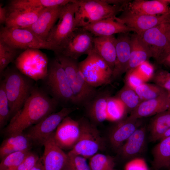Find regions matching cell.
Returning <instances> with one entry per match:
<instances>
[{
    "mask_svg": "<svg viewBox=\"0 0 170 170\" xmlns=\"http://www.w3.org/2000/svg\"><path fill=\"white\" fill-rule=\"evenodd\" d=\"M134 69L144 82L151 79L155 73L154 66L148 61Z\"/></svg>",
    "mask_w": 170,
    "mask_h": 170,
    "instance_id": "cell-41",
    "label": "cell"
},
{
    "mask_svg": "<svg viewBox=\"0 0 170 170\" xmlns=\"http://www.w3.org/2000/svg\"><path fill=\"white\" fill-rule=\"evenodd\" d=\"M116 59L112 74V81L120 78L128 70L131 52L129 32L118 34L116 37Z\"/></svg>",
    "mask_w": 170,
    "mask_h": 170,
    "instance_id": "cell-17",
    "label": "cell"
},
{
    "mask_svg": "<svg viewBox=\"0 0 170 170\" xmlns=\"http://www.w3.org/2000/svg\"><path fill=\"white\" fill-rule=\"evenodd\" d=\"M170 0H135L130 1L127 8L134 13L152 15L170 14Z\"/></svg>",
    "mask_w": 170,
    "mask_h": 170,
    "instance_id": "cell-19",
    "label": "cell"
},
{
    "mask_svg": "<svg viewBox=\"0 0 170 170\" xmlns=\"http://www.w3.org/2000/svg\"><path fill=\"white\" fill-rule=\"evenodd\" d=\"M146 136L145 128L139 127L121 146L122 156L125 158H130L140 153L145 145Z\"/></svg>",
    "mask_w": 170,
    "mask_h": 170,
    "instance_id": "cell-28",
    "label": "cell"
},
{
    "mask_svg": "<svg viewBox=\"0 0 170 170\" xmlns=\"http://www.w3.org/2000/svg\"><path fill=\"white\" fill-rule=\"evenodd\" d=\"M66 74L73 95V104L84 107L96 95L98 90L86 81L77 60L55 54Z\"/></svg>",
    "mask_w": 170,
    "mask_h": 170,
    "instance_id": "cell-3",
    "label": "cell"
},
{
    "mask_svg": "<svg viewBox=\"0 0 170 170\" xmlns=\"http://www.w3.org/2000/svg\"><path fill=\"white\" fill-rule=\"evenodd\" d=\"M125 8L110 4L105 0H77L75 14L76 28L116 16Z\"/></svg>",
    "mask_w": 170,
    "mask_h": 170,
    "instance_id": "cell-4",
    "label": "cell"
},
{
    "mask_svg": "<svg viewBox=\"0 0 170 170\" xmlns=\"http://www.w3.org/2000/svg\"><path fill=\"white\" fill-rule=\"evenodd\" d=\"M169 136H170V128L164 134V135L162 136V138L160 139V140H161V139L164 138H166V137H169Z\"/></svg>",
    "mask_w": 170,
    "mask_h": 170,
    "instance_id": "cell-49",
    "label": "cell"
},
{
    "mask_svg": "<svg viewBox=\"0 0 170 170\" xmlns=\"http://www.w3.org/2000/svg\"><path fill=\"white\" fill-rule=\"evenodd\" d=\"M170 128V110H167L155 115L150 125L151 141L154 142L160 140Z\"/></svg>",
    "mask_w": 170,
    "mask_h": 170,
    "instance_id": "cell-31",
    "label": "cell"
},
{
    "mask_svg": "<svg viewBox=\"0 0 170 170\" xmlns=\"http://www.w3.org/2000/svg\"><path fill=\"white\" fill-rule=\"evenodd\" d=\"M3 76L10 109V119L23 107L35 85L34 81L21 73L16 67H7Z\"/></svg>",
    "mask_w": 170,
    "mask_h": 170,
    "instance_id": "cell-2",
    "label": "cell"
},
{
    "mask_svg": "<svg viewBox=\"0 0 170 170\" xmlns=\"http://www.w3.org/2000/svg\"><path fill=\"white\" fill-rule=\"evenodd\" d=\"M79 122L69 116L60 122L54 134L55 140L63 149H72L77 142L80 134Z\"/></svg>",
    "mask_w": 170,
    "mask_h": 170,
    "instance_id": "cell-16",
    "label": "cell"
},
{
    "mask_svg": "<svg viewBox=\"0 0 170 170\" xmlns=\"http://www.w3.org/2000/svg\"><path fill=\"white\" fill-rule=\"evenodd\" d=\"M110 96L107 90H98L96 95L84 107L89 116L95 122L100 123L107 120V102Z\"/></svg>",
    "mask_w": 170,
    "mask_h": 170,
    "instance_id": "cell-23",
    "label": "cell"
},
{
    "mask_svg": "<svg viewBox=\"0 0 170 170\" xmlns=\"http://www.w3.org/2000/svg\"><path fill=\"white\" fill-rule=\"evenodd\" d=\"M79 66L87 82L94 88L107 85L112 81V71L105 62L93 51L79 62Z\"/></svg>",
    "mask_w": 170,
    "mask_h": 170,
    "instance_id": "cell-9",
    "label": "cell"
},
{
    "mask_svg": "<svg viewBox=\"0 0 170 170\" xmlns=\"http://www.w3.org/2000/svg\"><path fill=\"white\" fill-rule=\"evenodd\" d=\"M124 170H149L145 160L142 158H136L128 162L125 165Z\"/></svg>",
    "mask_w": 170,
    "mask_h": 170,
    "instance_id": "cell-44",
    "label": "cell"
},
{
    "mask_svg": "<svg viewBox=\"0 0 170 170\" xmlns=\"http://www.w3.org/2000/svg\"><path fill=\"white\" fill-rule=\"evenodd\" d=\"M116 19L132 29L140 35L147 30L170 19V14L152 16L137 13L124 8L122 14Z\"/></svg>",
    "mask_w": 170,
    "mask_h": 170,
    "instance_id": "cell-14",
    "label": "cell"
},
{
    "mask_svg": "<svg viewBox=\"0 0 170 170\" xmlns=\"http://www.w3.org/2000/svg\"><path fill=\"white\" fill-rule=\"evenodd\" d=\"M116 97L122 101L127 111L130 113L142 101L135 91L126 84L118 92Z\"/></svg>",
    "mask_w": 170,
    "mask_h": 170,
    "instance_id": "cell-32",
    "label": "cell"
},
{
    "mask_svg": "<svg viewBox=\"0 0 170 170\" xmlns=\"http://www.w3.org/2000/svg\"><path fill=\"white\" fill-rule=\"evenodd\" d=\"M63 6L44 8L35 22L25 28L30 30L42 40L47 41L50 31L59 19Z\"/></svg>",
    "mask_w": 170,
    "mask_h": 170,
    "instance_id": "cell-18",
    "label": "cell"
},
{
    "mask_svg": "<svg viewBox=\"0 0 170 170\" xmlns=\"http://www.w3.org/2000/svg\"><path fill=\"white\" fill-rule=\"evenodd\" d=\"M125 78V84L135 89L138 86L145 83L135 69L126 72Z\"/></svg>",
    "mask_w": 170,
    "mask_h": 170,
    "instance_id": "cell-42",
    "label": "cell"
},
{
    "mask_svg": "<svg viewBox=\"0 0 170 170\" xmlns=\"http://www.w3.org/2000/svg\"><path fill=\"white\" fill-rule=\"evenodd\" d=\"M154 83L168 92H170V72L163 69L155 72L151 79Z\"/></svg>",
    "mask_w": 170,
    "mask_h": 170,
    "instance_id": "cell-40",
    "label": "cell"
},
{
    "mask_svg": "<svg viewBox=\"0 0 170 170\" xmlns=\"http://www.w3.org/2000/svg\"><path fill=\"white\" fill-rule=\"evenodd\" d=\"M40 52L38 49L26 50L14 60L19 71L35 81L44 80L48 74V59Z\"/></svg>",
    "mask_w": 170,
    "mask_h": 170,
    "instance_id": "cell-10",
    "label": "cell"
},
{
    "mask_svg": "<svg viewBox=\"0 0 170 170\" xmlns=\"http://www.w3.org/2000/svg\"><path fill=\"white\" fill-rule=\"evenodd\" d=\"M0 39L12 47L19 49H44L56 52L49 42L43 41L27 28H9L2 27Z\"/></svg>",
    "mask_w": 170,
    "mask_h": 170,
    "instance_id": "cell-8",
    "label": "cell"
},
{
    "mask_svg": "<svg viewBox=\"0 0 170 170\" xmlns=\"http://www.w3.org/2000/svg\"><path fill=\"white\" fill-rule=\"evenodd\" d=\"M169 170H170V167L169 168Z\"/></svg>",
    "mask_w": 170,
    "mask_h": 170,
    "instance_id": "cell-53",
    "label": "cell"
},
{
    "mask_svg": "<svg viewBox=\"0 0 170 170\" xmlns=\"http://www.w3.org/2000/svg\"><path fill=\"white\" fill-rule=\"evenodd\" d=\"M139 119L131 116L118 121L110 133V140L116 148L122 145L133 133L139 127Z\"/></svg>",
    "mask_w": 170,
    "mask_h": 170,
    "instance_id": "cell-21",
    "label": "cell"
},
{
    "mask_svg": "<svg viewBox=\"0 0 170 170\" xmlns=\"http://www.w3.org/2000/svg\"><path fill=\"white\" fill-rule=\"evenodd\" d=\"M62 170H72L66 165Z\"/></svg>",
    "mask_w": 170,
    "mask_h": 170,
    "instance_id": "cell-51",
    "label": "cell"
},
{
    "mask_svg": "<svg viewBox=\"0 0 170 170\" xmlns=\"http://www.w3.org/2000/svg\"><path fill=\"white\" fill-rule=\"evenodd\" d=\"M77 109L75 106L64 107L59 111L49 115L28 128V131L25 134L33 144L43 145L45 141L55 132L62 121Z\"/></svg>",
    "mask_w": 170,
    "mask_h": 170,
    "instance_id": "cell-11",
    "label": "cell"
},
{
    "mask_svg": "<svg viewBox=\"0 0 170 170\" xmlns=\"http://www.w3.org/2000/svg\"><path fill=\"white\" fill-rule=\"evenodd\" d=\"M80 127V134L76 143L69 151L91 158L102 149L104 142L94 124L83 117L78 121Z\"/></svg>",
    "mask_w": 170,
    "mask_h": 170,
    "instance_id": "cell-7",
    "label": "cell"
},
{
    "mask_svg": "<svg viewBox=\"0 0 170 170\" xmlns=\"http://www.w3.org/2000/svg\"><path fill=\"white\" fill-rule=\"evenodd\" d=\"M116 17L104 19L82 28L90 32L94 37L109 36L133 31L132 29L117 21Z\"/></svg>",
    "mask_w": 170,
    "mask_h": 170,
    "instance_id": "cell-20",
    "label": "cell"
},
{
    "mask_svg": "<svg viewBox=\"0 0 170 170\" xmlns=\"http://www.w3.org/2000/svg\"><path fill=\"white\" fill-rule=\"evenodd\" d=\"M54 133L43 144L44 151L42 157L43 170H62L67 163V154L56 143Z\"/></svg>",
    "mask_w": 170,
    "mask_h": 170,
    "instance_id": "cell-15",
    "label": "cell"
},
{
    "mask_svg": "<svg viewBox=\"0 0 170 170\" xmlns=\"http://www.w3.org/2000/svg\"><path fill=\"white\" fill-rule=\"evenodd\" d=\"M31 170H43L42 158H40L36 165Z\"/></svg>",
    "mask_w": 170,
    "mask_h": 170,
    "instance_id": "cell-47",
    "label": "cell"
},
{
    "mask_svg": "<svg viewBox=\"0 0 170 170\" xmlns=\"http://www.w3.org/2000/svg\"><path fill=\"white\" fill-rule=\"evenodd\" d=\"M75 0H12L7 6L8 12L40 7L64 6Z\"/></svg>",
    "mask_w": 170,
    "mask_h": 170,
    "instance_id": "cell-29",
    "label": "cell"
},
{
    "mask_svg": "<svg viewBox=\"0 0 170 170\" xmlns=\"http://www.w3.org/2000/svg\"><path fill=\"white\" fill-rule=\"evenodd\" d=\"M88 164L90 170H110L113 169L115 165L111 157L100 153L91 157Z\"/></svg>",
    "mask_w": 170,
    "mask_h": 170,
    "instance_id": "cell-37",
    "label": "cell"
},
{
    "mask_svg": "<svg viewBox=\"0 0 170 170\" xmlns=\"http://www.w3.org/2000/svg\"><path fill=\"white\" fill-rule=\"evenodd\" d=\"M159 63L170 68V51L162 59Z\"/></svg>",
    "mask_w": 170,
    "mask_h": 170,
    "instance_id": "cell-46",
    "label": "cell"
},
{
    "mask_svg": "<svg viewBox=\"0 0 170 170\" xmlns=\"http://www.w3.org/2000/svg\"><path fill=\"white\" fill-rule=\"evenodd\" d=\"M43 80L52 97L59 103L73 104L72 92L66 74L56 57L48 63L47 75Z\"/></svg>",
    "mask_w": 170,
    "mask_h": 170,
    "instance_id": "cell-6",
    "label": "cell"
},
{
    "mask_svg": "<svg viewBox=\"0 0 170 170\" xmlns=\"http://www.w3.org/2000/svg\"><path fill=\"white\" fill-rule=\"evenodd\" d=\"M94 37L83 28H76L60 54L76 60L84 54L88 55L93 51Z\"/></svg>",
    "mask_w": 170,
    "mask_h": 170,
    "instance_id": "cell-13",
    "label": "cell"
},
{
    "mask_svg": "<svg viewBox=\"0 0 170 170\" xmlns=\"http://www.w3.org/2000/svg\"><path fill=\"white\" fill-rule=\"evenodd\" d=\"M19 49L10 46L0 39V74L10 63L14 61L19 56Z\"/></svg>",
    "mask_w": 170,
    "mask_h": 170,
    "instance_id": "cell-35",
    "label": "cell"
},
{
    "mask_svg": "<svg viewBox=\"0 0 170 170\" xmlns=\"http://www.w3.org/2000/svg\"><path fill=\"white\" fill-rule=\"evenodd\" d=\"M32 142L24 133L8 136L0 148V157L2 160L8 155L17 152L29 150Z\"/></svg>",
    "mask_w": 170,
    "mask_h": 170,
    "instance_id": "cell-27",
    "label": "cell"
},
{
    "mask_svg": "<svg viewBox=\"0 0 170 170\" xmlns=\"http://www.w3.org/2000/svg\"><path fill=\"white\" fill-rule=\"evenodd\" d=\"M59 103L36 85L22 108L10 119L3 129L8 136L23 133L54 112Z\"/></svg>",
    "mask_w": 170,
    "mask_h": 170,
    "instance_id": "cell-1",
    "label": "cell"
},
{
    "mask_svg": "<svg viewBox=\"0 0 170 170\" xmlns=\"http://www.w3.org/2000/svg\"><path fill=\"white\" fill-rule=\"evenodd\" d=\"M93 51L100 57L113 71L116 59V38L114 35L94 37Z\"/></svg>",
    "mask_w": 170,
    "mask_h": 170,
    "instance_id": "cell-22",
    "label": "cell"
},
{
    "mask_svg": "<svg viewBox=\"0 0 170 170\" xmlns=\"http://www.w3.org/2000/svg\"><path fill=\"white\" fill-rule=\"evenodd\" d=\"M66 165L72 170H90L86 158L80 155L69 152Z\"/></svg>",
    "mask_w": 170,
    "mask_h": 170,
    "instance_id": "cell-39",
    "label": "cell"
},
{
    "mask_svg": "<svg viewBox=\"0 0 170 170\" xmlns=\"http://www.w3.org/2000/svg\"><path fill=\"white\" fill-rule=\"evenodd\" d=\"M131 55L127 71L136 68L152 57L149 48L139 35L135 33L131 35Z\"/></svg>",
    "mask_w": 170,
    "mask_h": 170,
    "instance_id": "cell-26",
    "label": "cell"
},
{
    "mask_svg": "<svg viewBox=\"0 0 170 170\" xmlns=\"http://www.w3.org/2000/svg\"><path fill=\"white\" fill-rule=\"evenodd\" d=\"M168 94L142 101L131 113L130 116L137 119L155 116L168 110Z\"/></svg>",
    "mask_w": 170,
    "mask_h": 170,
    "instance_id": "cell-25",
    "label": "cell"
},
{
    "mask_svg": "<svg viewBox=\"0 0 170 170\" xmlns=\"http://www.w3.org/2000/svg\"><path fill=\"white\" fill-rule=\"evenodd\" d=\"M30 151L29 150L18 151L8 155L2 160L0 170H17Z\"/></svg>",
    "mask_w": 170,
    "mask_h": 170,
    "instance_id": "cell-36",
    "label": "cell"
},
{
    "mask_svg": "<svg viewBox=\"0 0 170 170\" xmlns=\"http://www.w3.org/2000/svg\"><path fill=\"white\" fill-rule=\"evenodd\" d=\"M10 109L4 83L3 80L0 85V128L3 127L10 119Z\"/></svg>",
    "mask_w": 170,
    "mask_h": 170,
    "instance_id": "cell-38",
    "label": "cell"
},
{
    "mask_svg": "<svg viewBox=\"0 0 170 170\" xmlns=\"http://www.w3.org/2000/svg\"><path fill=\"white\" fill-rule=\"evenodd\" d=\"M168 110H170V92H168Z\"/></svg>",
    "mask_w": 170,
    "mask_h": 170,
    "instance_id": "cell-50",
    "label": "cell"
},
{
    "mask_svg": "<svg viewBox=\"0 0 170 170\" xmlns=\"http://www.w3.org/2000/svg\"><path fill=\"white\" fill-rule=\"evenodd\" d=\"M153 166L155 170L170 167V136L160 140L153 150Z\"/></svg>",
    "mask_w": 170,
    "mask_h": 170,
    "instance_id": "cell-30",
    "label": "cell"
},
{
    "mask_svg": "<svg viewBox=\"0 0 170 170\" xmlns=\"http://www.w3.org/2000/svg\"><path fill=\"white\" fill-rule=\"evenodd\" d=\"M77 0L63 6L59 20L48 36L47 41L55 48V54H60L76 28L75 14Z\"/></svg>",
    "mask_w": 170,
    "mask_h": 170,
    "instance_id": "cell-5",
    "label": "cell"
},
{
    "mask_svg": "<svg viewBox=\"0 0 170 170\" xmlns=\"http://www.w3.org/2000/svg\"><path fill=\"white\" fill-rule=\"evenodd\" d=\"M127 111L125 105L119 99L111 96L109 98L107 107V120L119 121L123 119Z\"/></svg>",
    "mask_w": 170,
    "mask_h": 170,
    "instance_id": "cell-33",
    "label": "cell"
},
{
    "mask_svg": "<svg viewBox=\"0 0 170 170\" xmlns=\"http://www.w3.org/2000/svg\"><path fill=\"white\" fill-rule=\"evenodd\" d=\"M45 8L40 7L8 12L5 26L9 28L28 27L35 22Z\"/></svg>",
    "mask_w": 170,
    "mask_h": 170,
    "instance_id": "cell-24",
    "label": "cell"
},
{
    "mask_svg": "<svg viewBox=\"0 0 170 170\" xmlns=\"http://www.w3.org/2000/svg\"><path fill=\"white\" fill-rule=\"evenodd\" d=\"M170 19L139 35L149 48L152 57L159 63L168 48Z\"/></svg>",
    "mask_w": 170,
    "mask_h": 170,
    "instance_id": "cell-12",
    "label": "cell"
},
{
    "mask_svg": "<svg viewBox=\"0 0 170 170\" xmlns=\"http://www.w3.org/2000/svg\"></svg>",
    "mask_w": 170,
    "mask_h": 170,
    "instance_id": "cell-54",
    "label": "cell"
},
{
    "mask_svg": "<svg viewBox=\"0 0 170 170\" xmlns=\"http://www.w3.org/2000/svg\"><path fill=\"white\" fill-rule=\"evenodd\" d=\"M169 46H168V48H167V51H166V53H165V54L164 55V56L163 57V58L167 54H168L170 51V28H169Z\"/></svg>",
    "mask_w": 170,
    "mask_h": 170,
    "instance_id": "cell-48",
    "label": "cell"
},
{
    "mask_svg": "<svg viewBox=\"0 0 170 170\" xmlns=\"http://www.w3.org/2000/svg\"><path fill=\"white\" fill-rule=\"evenodd\" d=\"M135 90L142 101L155 99L168 92L154 83L145 82L137 87Z\"/></svg>",
    "mask_w": 170,
    "mask_h": 170,
    "instance_id": "cell-34",
    "label": "cell"
},
{
    "mask_svg": "<svg viewBox=\"0 0 170 170\" xmlns=\"http://www.w3.org/2000/svg\"><path fill=\"white\" fill-rule=\"evenodd\" d=\"M40 159L37 155L30 151L19 166L17 170H31Z\"/></svg>",
    "mask_w": 170,
    "mask_h": 170,
    "instance_id": "cell-43",
    "label": "cell"
},
{
    "mask_svg": "<svg viewBox=\"0 0 170 170\" xmlns=\"http://www.w3.org/2000/svg\"><path fill=\"white\" fill-rule=\"evenodd\" d=\"M8 11L7 7H3L0 4V23L5 24L8 16Z\"/></svg>",
    "mask_w": 170,
    "mask_h": 170,
    "instance_id": "cell-45",
    "label": "cell"
},
{
    "mask_svg": "<svg viewBox=\"0 0 170 170\" xmlns=\"http://www.w3.org/2000/svg\"><path fill=\"white\" fill-rule=\"evenodd\" d=\"M110 170H114L113 169H111Z\"/></svg>",
    "mask_w": 170,
    "mask_h": 170,
    "instance_id": "cell-52",
    "label": "cell"
}]
</instances>
